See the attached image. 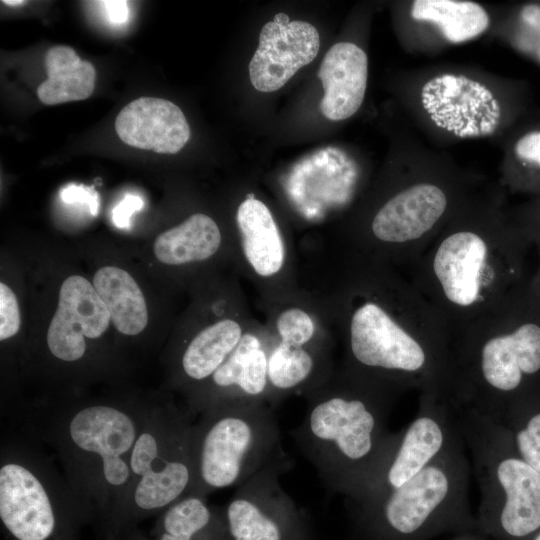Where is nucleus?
Masks as SVG:
<instances>
[{
  "label": "nucleus",
  "instance_id": "nucleus-17",
  "mask_svg": "<svg viewBox=\"0 0 540 540\" xmlns=\"http://www.w3.org/2000/svg\"><path fill=\"white\" fill-rule=\"evenodd\" d=\"M272 338L247 330L237 347L211 378L187 395L194 419L214 403L233 398L269 403L268 360Z\"/></svg>",
  "mask_w": 540,
  "mask_h": 540
},
{
  "label": "nucleus",
  "instance_id": "nucleus-33",
  "mask_svg": "<svg viewBox=\"0 0 540 540\" xmlns=\"http://www.w3.org/2000/svg\"><path fill=\"white\" fill-rule=\"evenodd\" d=\"M105 8L108 13L109 20L115 24L124 23L128 17V6L126 1H105Z\"/></svg>",
  "mask_w": 540,
  "mask_h": 540
},
{
  "label": "nucleus",
  "instance_id": "nucleus-29",
  "mask_svg": "<svg viewBox=\"0 0 540 540\" xmlns=\"http://www.w3.org/2000/svg\"><path fill=\"white\" fill-rule=\"evenodd\" d=\"M20 310L18 300L12 289L0 283V340L15 336L20 330Z\"/></svg>",
  "mask_w": 540,
  "mask_h": 540
},
{
  "label": "nucleus",
  "instance_id": "nucleus-21",
  "mask_svg": "<svg viewBox=\"0 0 540 540\" xmlns=\"http://www.w3.org/2000/svg\"><path fill=\"white\" fill-rule=\"evenodd\" d=\"M247 331L233 318L220 319L200 330L183 349L179 374L188 393L207 382L226 361Z\"/></svg>",
  "mask_w": 540,
  "mask_h": 540
},
{
  "label": "nucleus",
  "instance_id": "nucleus-23",
  "mask_svg": "<svg viewBox=\"0 0 540 540\" xmlns=\"http://www.w3.org/2000/svg\"><path fill=\"white\" fill-rule=\"evenodd\" d=\"M93 286L120 333L135 336L143 332L148 323L146 301L127 271L115 266L101 267L94 274Z\"/></svg>",
  "mask_w": 540,
  "mask_h": 540
},
{
  "label": "nucleus",
  "instance_id": "nucleus-37",
  "mask_svg": "<svg viewBox=\"0 0 540 540\" xmlns=\"http://www.w3.org/2000/svg\"><path fill=\"white\" fill-rule=\"evenodd\" d=\"M531 540H540V531H539L537 534H535V535L532 537Z\"/></svg>",
  "mask_w": 540,
  "mask_h": 540
},
{
  "label": "nucleus",
  "instance_id": "nucleus-3",
  "mask_svg": "<svg viewBox=\"0 0 540 540\" xmlns=\"http://www.w3.org/2000/svg\"><path fill=\"white\" fill-rule=\"evenodd\" d=\"M402 392L343 365L305 396L292 436L330 492L358 497L386 462L400 436L388 417Z\"/></svg>",
  "mask_w": 540,
  "mask_h": 540
},
{
  "label": "nucleus",
  "instance_id": "nucleus-13",
  "mask_svg": "<svg viewBox=\"0 0 540 540\" xmlns=\"http://www.w3.org/2000/svg\"><path fill=\"white\" fill-rule=\"evenodd\" d=\"M461 435L450 397L420 393L418 411L358 501L393 491L416 476Z\"/></svg>",
  "mask_w": 540,
  "mask_h": 540
},
{
  "label": "nucleus",
  "instance_id": "nucleus-5",
  "mask_svg": "<svg viewBox=\"0 0 540 540\" xmlns=\"http://www.w3.org/2000/svg\"><path fill=\"white\" fill-rule=\"evenodd\" d=\"M516 290L453 337L450 399L501 422L540 373V322Z\"/></svg>",
  "mask_w": 540,
  "mask_h": 540
},
{
  "label": "nucleus",
  "instance_id": "nucleus-25",
  "mask_svg": "<svg viewBox=\"0 0 540 540\" xmlns=\"http://www.w3.org/2000/svg\"><path fill=\"white\" fill-rule=\"evenodd\" d=\"M44 64L47 79L37 89L42 103L55 105L84 100L93 93L95 68L91 62L81 59L71 47H51L46 52Z\"/></svg>",
  "mask_w": 540,
  "mask_h": 540
},
{
  "label": "nucleus",
  "instance_id": "nucleus-34",
  "mask_svg": "<svg viewBox=\"0 0 540 540\" xmlns=\"http://www.w3.org/2000/svg\"><path fill=\"white\" fill-rule=\"evenodd\" d=\"M105 540H152L151 537H148L143 532L137 529V527L125 532L124 534H121L118 537L112 538V539H105Z\"/></svg>",
  "mask_w": 540,
  "mask_h": 540
},
{
  "label": "nucleus",
  "instance_id": "nucleus-22",
  "mask_svg": "<svg viewBox=\"0 0 540 540\" xmlns=\"http://www.w3.org/2000/svg\"><path fill=\"white\" fill-rule=\"evenodd\" d=\"M152 540H225L222 509L189 494L157 515Z\"/></svg>",
  "mask_w": 540,
  "mask_h": 540
},
{
  "label": "nucleus",
  "instance_id": "nucleus-2",
  "mask_svg": "<svg viewBox=\"0 0 540 540\" xmlns=\"http://www.w3.org/2000/svg\"><path fill=\"white\" fill-rule=\"evenodd\" d=\"M146 401L138 399L39 402L9 418L20 433L48 446L70 488L107 537L127 495L130 455Z\"/></svg>",
  "mask_w": 540,
  "mask_h": 540
},
{
  "label": "nucleus",
  "instance_id": "nucleus-12",
  "mask_svg": "<svg viewBox=\"0 0 540 540\" xmlns=\"http://www.w3.org/2000/svg\"><path fill=\"white\" fill-rule=\"evenodd\" d=\"M290 468L282 450L237 487L221 508L225 540H314L307 520L281 486L280 477Z\"/></svg>",
  "mask_w": 540,
  "mask_h": 540
},
{
  "label": "nucleus",
  "instance_id": "nucleus-27",
  "mask_svg": "<svg viewBox=\"0 0 540 540\" xmlns=\"http://www.w3.org/2000/svg\"><path fill=\"white\" fill-rule=\"evenodd\" d=\"M501 422L509 430L521 458L540 474V409L528 412L514 403Z\"/></svg>",
  "mask_w": 540,
  "mask_h": 540
},
{
  "label": "nucleus",
  "instance_id": "nucleus-26",
  "mask_svg": "<svg viewBox=\"0 0 540 540\" xmlns=\"http://www.w3.org/2000/svg\"><path fill=\"white\" fill-rule=\"evenodd\" d=\"M411 16L439 27L452 43H462L481 35L489 26V16L478 3L458 0H417Z\"/></svg>",
  "mask_w": 540,
  "mask_h": 540
},
{
  "label": "nucleus",
  "instance_id": "nucleus-36",
  "mask_svg": "<svg viewBox=\"0 0 540 540\" xmlns=\"http://www.w3.org/2000/svg\"><path fill=\"white\" fill-rule=\"evenodd\" d=\"M2 3L8 6H19L25 3V1L22 0H3Z\"/></svg>",
  "mask_w": 540,
  "mask_h": 540
},
{
  "label": "nucleus",
  "instance_id": "nucleus-32",
  "mask_svg": "<svg viewBox=\"0 0 540 540\" xmlns=\"http://www.w3.org/2000/svg\"><path fill=\"white\" fill-rule=\"evenodd\" d=\"M143 205L144 203L140 196L126 194L113 209L112 220L114 224L121 229L129 228L131 225V216L142 209Z\"/></svg>",
  "mask_w": 540,
  "mask_h": 540
},
{
  "label": "nucleus",
  "instance_id": "nucleus-6",
  "mask_svg": "<svg viewBox=\"0 0 540 540\" xmlns=\"http://www.w3.org/2000/svg\"><path fill=\"white\" fill-rule=\"evenodd\" d=\"M471 461L462 434L401 487L346 501L345 540H431L477 532L469 501Z\"/></svg>",
  "mask_w": 540,
  "mask_h": 540
},
{
  "label": "nucleus",
  "instance_id": "nucleus-10",
  "mask_svg": "<svg viewBox=\"0 0 540 540\" xmlns=\"http://www.w3.org/2000/svg\"><path fill=\"white\" fill-rule=\"evenodd\" d=\"M195 419L171 399L147 400L130 455V485L112 539L189 495L193 483L191 431Z\"/></svg>",
  "mask_w": 540,
  "mask_h": 540
},
{
  "label": "nucleus",
  "instance_id": "nucleus-15",
  "mask_svg": "<svg viewBox=\"0 0 540 540\" xmlns=\"http://www.w3.org/2000/svg\"><path fill=\"white\" fill-rule=\"evenodd\" d=\"M111 320L93 284L79 275L67 277L59 290L58 307L46 334L51 358L77 366L86 358L87 339L100 338Z\"/></svg>",
  "mask_w": 540,
  "mask_h": 540
},
{
  "label": "nucleus",
  "instance_id": "nucleus-4",
  "mask_svg": "<svg viewBox=\"0 0 540 540\" xmlns=\"http://www.w3.org/2000/svg\"><path fill=\"white\" fill-rule=\"evenodd\" d=\"M519 245L496 218L453 222L409 266L410 282L454 337L516 291Z\"/></svg>",
  "mask_w": 540,
  "mask_h": 540
},
{
  "label": "nucleus",
  "instance_id": "nucleus-18",
  "mask_svg": "<svg viewBox=\"0 0 540 540\" xmlns=\"http://www.w3.org/2000/svg\"><path fill=\"white\" fill-rule=\"evenodd\" d=\"M115 130L127 145L161 154L178 153L191 134L176 104L153 97H141L124 106L116 117Z\"/></svg>",
  "mask_w": 540,
  "mask_h": 540
},
{
  "label": "nucleus",
  "instance_id": "nucleus-35",
  "mask_svg": "<svg viewBox=\"0 0 540 540\" xmlns=\"http://www.w3.org/2000/svg\"><path fill=\"white\" fill-rule=\"evenodd\" d=\"M449 540H489L479 532H469L453 535Z\"/></svg>",
  "mask_w": 540,
  "mask_h": 540
},
{
  "label": "nucleus",
  "instance_id": "nucleus-19",
  "mask_svg": "<svg viewBox=\"0 0 540 540\" xmlns=\"http://www.w3.org/2000/svg\"><path fill=\"white\" fill-rule=\"evenodd\" d=\"M367 75L368 59L363 49L351 42L331 46L318 71L324 89L320 102L323 116L332 121L353 116L364 100Z\"/></svg>",
  "mask_w": 540,
  "mask_h": 540
},
{
  "label": "nucleus",
  "instance_id": "nucleus-1",
  "mask_svg": "<svg viewBox=\"0 0 540 540\" xmlns=\"http://www.w3.org/2000/svg\"><path fill=\"white\" fill-rule=\"evenodd\" d=\"M341 309L345 367L403 392L450 396L453 335L410 280L357 260Z\"/></svg>",
  "mask_w": 540,
  "mask_h": 540
},
{
  "label": "nucleus",
  "instance_id": "nucleus-7",
  "mask_svg": "<svg viewBox=\"0 0 540 540\" xmlns=\"http://www.w3.org/2000/svg\"><path fill=\"white\" fill-rule=\"evenodd\" d=\"M454 408L480 490L477 532L489 540H531L540 531V474L521 458L502 422Z\"/></svg>",
  "mask_w": 540,
  "mask_h": 540
},
{
  "label": "nucleus",
  "instance_id": "nucleus-11",
  "mask_svg": "<svg viewBox=\"0 0 540 540\" xmlns=\"http://www.w3.org/2000/svg\"><path fill=\"white\" fill-rule=\"evenodd\" d=\"M451 207L448 190L417 181L392 194L358 237L357 260L391 265L413 264L445 228Z\"/></svg>",
  "mask_w": 540,
  "mask_h": 540
},
{
  "label": "nucleus",
  "instance_id": "nucleus-24",
  "mask_svg": "<svg viewBox=\"0 0 540 540\" xmlns=\"http://www.w3.org/2000/svg\"><path fill=\"white\" fill-rule=\"evenodd\" d=\"M222 236L217 223L208 215L194 213L181 224L161 233L155 240V257L166 265H185L212 257L220 248Z\"/></svg>",
  "mask_w": 540,
  "mask_h": 540
},
{
  "label": "nucleus",
  "instance_id": "nucleus-14",
  "mask_svg": "<svg viewBox=\"0 0 540 540\" xmlns=\"http://www.w3.org/2000/svg\"><path fill=\"white\" fill-rule=\"evenodd\" d=\"M421 102L436 126L460 138L490 135L501 120V107L494 94L464 75L431 78L422 87Z\"/></svg>",
  "mask_w": 540,
  "mask_h": 540
},
{
  "label": "nucleus",
  "instance_id": "nucleus-8",
  "mask_svg": "<svg viewBox=\"0 0 540 540\" xmlns=\"http://www.w3.org/2000/svg\"><path fill=\"white\" fill-rule=\"evenodd\" d=\"M92 523L62 472L41 445L20 433L0 449L2 540H78Z\"/></svg>",
  "mask_w": 540,
  "mask_h": 540
},
{
  "label": "nucleus",
  "instance_id": "nucleus-16",
  "mask_svg": "<svg viewBox=\"0 0 540 540\" xmlns=\"http://www.w3.org/2000/svg\"><path fill=\"white\" fill-rule=\"evenodd\" d=\"M319 47V33L312 24L290 21L287 14L277 13L261 29L258 48L249 63L251 84L260 92L280 89L315 59Z\"/></svg>",
  "mask_w": 540,
  "mask_h": 540
},
{
  "label": "nucleus",
  "instance_id": "nucleus-30",
  "mask_svg": "<svg viewBox=\"0 0 540 540\" xmlns=\"http://www.w3.org/2000/svg\"><path fill=\"white\" fill-rule=\"evenodd\" d=\"M514 150L521 161L540 169V130L528 132L520 137Z\"/></svg>",
  "mask_w": 540,
  "mask_h": 540
},
{
  "label": "nucleus",
  "instance_id": "nucleus-31",
  "mask_svg": "<svg viewBox=\"0 0 540 540\" xmlns=\"http://www.w3.org/2000/svg\"><path fill=\"white\" fill-rule=\"evenodd\" d=\"M60 197L67 204H85L91 214L96 215L99 208L98 194L91 188L82 185H68L60 192Z\"/></svg>",
  "mask_w": 540,
  "mask_h": 540
},
{
  "label": "nucleus",
  "instance_id": "nucleus-28",
  "mask_svg": "<svg viewBox=\"0 0 540 540\" xmlns=\"http://www.w3.org/2000/svg\"><path fill=\"white\" fill-rule=\"evenodd\" d=\"M520 25L515 44L523 52L540 60V5H525L519 13Z\"/></svg>",
  "mask_w": 540,
  "mask_h": 540
},
{
  "label": "nucleus",
  "instance_id": "nucleus-9",
  "mask_svg": "<svg viewBox=\"0 0 540 540\" xmlns=\"http://www.w3.org/2000/svg\"><path fill=\"white\" fill-rule=\"evenodd\" d=\"M274 408L263 400L233 398L214 403L191 431L190 494L207 497L238 487L283 449Z\"/></svg>",
  "mask_w": 540,
  "mask_h": 540
},
{
  "label": "nucleus",
  "instance_id": "nucleus-20",
  "mask_svg": "<svg viewBox=\"0 0 540 540\" xmlns=\"http://www.w3.org/2000/svg\"><path fill=\"white\" fill-rule=\"evenodd\" d=\"M236 222L248 267L263 279L277 276L286 263V244L270 209L253 193L238 206Z\"/></svg>",
  "mask_w": 540,
  "mask_h": 540
}]
</instances>
